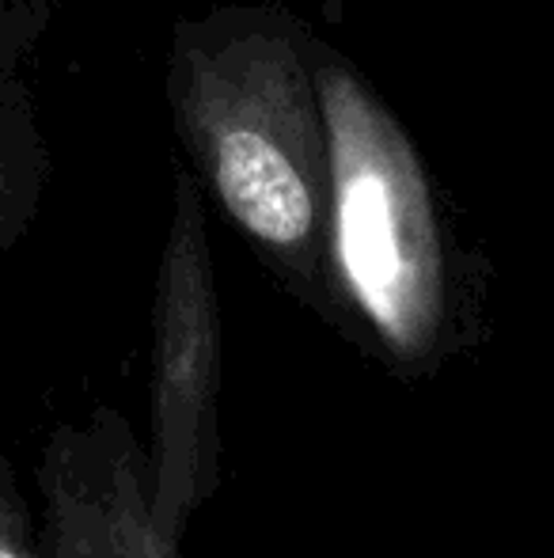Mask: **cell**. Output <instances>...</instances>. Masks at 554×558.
Returning <instances> with one entry per match:
<instances>
[{"label":"cell","mask_w":554,"mask_h":558,"mask_svg":"<svg viewBox=\"0 0 554 558\" xmlns=\"http://www.w3.org/2000/svg\"><path fill=\"white\" fill-rule=\"evenodd\" d=\"M96 441L99 483H103L107 517H111L114 555L119 558H183V547L160 539L152 521V478H148V452L137 445L130 422L119 411L99 407L88 418Z\"/></svg>","instance_id":"obj_4"},{"label":"cell","mask_w":554,"mask_h":558,"mask_svg":"<svg viewBox=\"0 0 554 558\" xmlns=\"http://www.w3.org/2000/svg\"><path fill=\"white\" fill-rule=\"evenodd\" d=\"M331 148V308L395 376H433L467 342V308L433 186L372 84L323 50L311 65Z\"/></svg>","instance_id":"obj_2"},{"label":"cell","mask_w":554,"mask_h":558,"mask_svg":"<svg viewBox=\"0 0 554 558\" xmlns=\"http://www.w3.org/2000/svg\"><path fill=\"white\" fill-rule=\"evenodd\" d=\"M12 221H15V194H12V179H8L4 168V153H0V247L12 235Z\"/></svg>","instance_id":"obj_7"},{"label":"cell","mask_w":554,"mask_h":558,"mask_svg":"<svg viewBox=\"0 0 554 558\" xmlns=\"http://www.w3.org/2000/svg\"><path fill=\"white\" fill-rule=\"evenodd\" d=\"M0 558H50L4 452H0Z\"/></svg>","instance_id":"obj_6"},{"label":"cell","mask_w":554,"mask_h":558,"mask_svg":"<svg viewBox=\"0 0 554 558\" xmlns=\"http://www.w3.org/2000/svg\"><path fill=\"white\" fill-rule=\"evenodd\" d=\"M171 107L232 225L316 308H331V148L300 43L267 20L186 35Z\"/></svg>","instance_id":"obj_1"},{"label":"cell","mask_w":554,"mask_h":558,"mask_svg":"<svg viewBox=\"0 0 554 558\" xmlns=\"http://www.w3.org/2000/svg\"><path fill=\"white\" fill-rule=\"evenodd\" d=\"M152 521L183 547L194 509L221 486V308L201 194L175 179L168 243L152 304Z\"/></svg>","instance_id":"obj_3"},{"label":"cell","mask_w":554,"mask_h":558,"mask_svg":"<svg viewBox=\"0 0 554 558\" xmlns=\"http://www.w3.org/2000/svg\"><path fill=\"white\" fill-rule=\"evenodd\" d=\"M46 524L42 544L50 558H114L111 524L99 490L76 463L50 460L38 468Z\"/></svg>","instance_id":"obj_5"}]
</instances>
